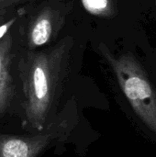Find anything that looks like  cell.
<instances>
[{
  "label": "cell",
  "mask_w": 156,
  "mask_h": 157,
  "mask_svg": "<svg viewBox=\"0 0 156 157\" xmlns=\"http://www.w3.org/2000/svg\"><path fill=\"white\" fill-rule=\"evenodd\" d=\"M73 39L25 55L18 63L22 87V127L29 132L45 129L66 108L63 105L70 76Z\"/></svg>",
  "instance_id": "obj_1"
},
{
  "label": "cell",
  "mask_w": 156,
  "mask_h": 157,
  "mask_svg": "<svg viewBox=\"0 0 156 157\" xmlns=\"http://www.w3.org/2000/svg\"><path fill=\"white\" fill-rule=\"evenodd\" d=\"M100 51L108 62L126 100L130 119L143 135L156 144L155 85L134 56H115L103 44Z\"/></svg>",
  "instance_id": "obj_2"
},
{
  "label": "cell",
  "mask_w": 156,
  "mask_h": 157,
  "mask_svg": "<svg viewBox=\"0 0 156 157\" xmlns=\"http://www.w3.org/2000/svg\"><path fill=\"white\" fill-rule=\"evenodd\" d=\"M77 121L76 112L66 107L42 131L23 135L0 134V157H40L45 151L64 142Z\"/></svg>",
  "instance_id": "obj_3"
},
{
  "label": "cell",
  "mask_w": 156,
  "mask_h": 157,
  "mask_svg": "<svg viewBox=\"0 0 156 157\" xmlns=\"http://www.w3.org/2000/svg\"><path fill=\"white\" fill-rule=\"evenodd\" d=\"M12 38L9 33L0 40V117L9 110L14 95L15 84L10 73Z\"/></svg>",
  "instance_id": "obj_4"
},
{
  "label": "cell",
  "mask_w": 156,
  "mask_h": 157,
  "mask_svg": "<svg viewBox=\"0 0 156 157\" xmlns=\"http://www.w3.org/2000/svg\"><path fill=\"white\" fill-rule=\"evenodd\" d=\"M59 23L60 15L56 10L51 7L41 10L29 29L28 43L29 48L35 49L47 44L51 40Z\"/></svg>",
  "instance_id": "obj_5"
},
{
  "label": "cell",
  "mask_w": 156,
  "mask_h": 157,
  "mask_svg": "<svg viewBox=\"0 0 156 157\" xmlns=\"http://www.w3.org/2000/svg\"><path fill=\"white\" fill-rule=\"evenodd\" d=\"M84 8L91 15L97 17H109L113 14L111 0H81Z\"/></svg>",
  "instance_id": "obj_6"
},
{
  "label": "cell",
  "mask_w": 156,
  "mask_h": 157,
  "mask_svg": "<svg viewBox=\"0 0 156 157\" xmlns=\"http://www.w3.org/2000/svg\"><path fill=\"white\" fill-rule=\"evenodd\" d=\"M15 20H16V18H12V19L8 20L6 23H5V24H3V25L0 26V40H1L5 35L7 34L8 29H9L10 27L14 24Z\"/></svg>",
  "instance_id": "obj_7"
},
{
  "label": "cell",
  "mask_w": 156,
  "mask_h": 157,
  "mask_svg": "<svg viewBox=\"0 0 156 157\" xmlns=\"http://www.w3.org/2000/svg\"><path fill=\"white\" fill-rule=\"evenodd\" d=\"M19 0H0V12L4 10L5 7H7L10 5H13Z\"/></svg>",
  "instance_id": "obj_8"
},
{
  "label": "cell",
  "mask_w": 156,
  "mask_h": 157,
  "mask_svg": "<svg viewBox=\"0 0 156 157\" xmlns=\"http://www.w3.org/2000/svg\"><path fill=\"white\" fill-rule=\"evenodd\" d=\"M154 1H155V3H156V0H154Z\"/></svg>",
  "instance_id": "obj_9"
}]
</instances>
